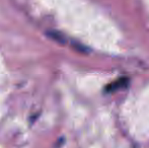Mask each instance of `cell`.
<instances>
[{
  "mask_svg": "<svg viewBox=\"0 0 149 148\" xmlns=\"http://www.w3.org/2000/svg\"><path fill=\"white\" fill-rule=\"evenodd\" d=\"M128 84V79L127 78H121L117 81H114L113 83H111L109 86H107V91L111 92V91H116L119 88H123V87L127 86Z\"/></svg>",
  "mask_w": 149,
  "mask_h": 148,
  "instance_id": "6da1fadb",
  "label": "cell"
}]
</instances>
